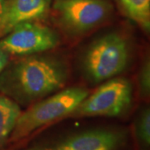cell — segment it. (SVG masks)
<instances>
[{
    "label": "cell",
    "instance_id": "cell-2",
    "mask_svg": "<svg viewBox=\"0 0 150 150\" xmlns=\"http://www.w3.org/2000/svg\"><path fill=\"white\" fill-rule=\"evenodd\" d=\"M88 95V91L85 88L74 86L33 103L25 112H21L9 141L23 139L43 126L69 116Z\"/></svg>",
    "mask_w": 150,
    "mask_h": 150
},
{
    "label": "cell",
    "instance_id": "cell-6",
    "mask_svg": "<svg viewBox=\"0 0 150 150\" xmlns=\"http://www.w3.org/2000/svg\"><path fill=\"white\" fill-rule=\"evenodd\" d=\"M59 37L54 29L37 21L23 23L0 39V49L8 54L28 56L56 48Z\"/></svg>",
    "mask_w": 150,
    "mask_h": 150
},
{
    "label": "cell",
    "instance_id": "cell-3",
    "mask_svg": "<svg viewBox=\"0 0 150 150\" xmlns=\"http://www.w3.org/2000/svg\"><path fill=\"white\" fill-rule=\"evenodd\" d=\"M130 51L129 40L122 33H108L98 38L83 55L82 68L87 79L99 83L120 74L129 65Z\"/></svg>",
    "mask_w": 150,
    "mask_h": 150
},
{
    "label": "cell",
    "instance_id": "cell-14",
    "mask_svg": "<svg viewBox=\"0 0 150 150\" xmlns=\"http://www.w3.org/2000/svg\"><path fill=\"white\" fill-rule=\"evenodd\" d=\"M50 150H68V149H63V148H60V147H56V148H54L53 149H50Z\"/></svg>",
    "mask_w": 150,
    "mask_h": 150
},
{
    "label": "cell",
    "instance_id": "cell-16",
    "mask_svg": "<svg viewBox=\"0 0 150 150\" xmlns=\"http://www.w3.org/2000/svg\"><path fill=\"white\" fill-rule=\"evenodd\" d=\"M118 1H119V4H121L123 3V1H124V0H118Z\"/></svg>",
    "mask_w": 150,
    "mask_h": 150
},
{
    "label": "cell",
    "instance_id": "cell-1",
    "mask_svg": "<svg viewBox=\"0 0 150 150\" xmlns=\"http://www.w3.org/2000/svg\"><path fill=\"white\" fill-rule=\"evenodd\" d=\"M37 54L6 65L0 73V92L28 106L63 89L69 70L58 57Z\"/></svg>",
    "mask_w": 150,
    "mask_h": 150
},
{
    "label": "cell",
    "instance_id": "cell-13",
    "mask_svg": "<svg viewBox=\"0 0 150 150\" xmlns=\"http://www.w3.org/2000/svg\"><path fill=\"white\" fill-rule=\"evenodd\" d=\"M8 64V54L0 49V73Z\"/></svg>",
    "mask_w": 150,
    "mask_h": 150
},
{
    "label": "cell",
    "instance_id": "cell-7",
    "mask_svg": "<svg viewBox=\"0 0 150 150\" xmlns=\"http://www.w3.org/2000/svg\"><path fill=\"white\" fill-rule=\"evenodd\" d=\"M51 0H8L0 11V37L27 22L38 21L48 13Z\"/></svg>",
    "mask_w": 150,
    "mask_h": 150
},
{
    "label": "cell",
    "instance_id": "cell-15",
    "mask_svg": "<svg viewBox=\"0 0 150 150\" xmlns=\"http://www.w3.org/2000/svg\"><path fill=\"white\" fill-rule=\"evenodd\" d=\"M4 0H0V11H1V8H2V7H3V4H4Z\"/></svg>",
    "mask_w": 150,
    "mask_h": 150
},
{
    "label": "cell",
    "instance_id": "cell-12",
    "mask_svg": "<svg viewBox=\"0 0 150 150\" xmlns=\"http://www.w3.org/2000/svg\"><path fill=\"white\" fill-rule=\"evenodd\" d=\"M139 83L141 94L145 98H150V52L146 56L141 67Z\"/></svg>",
    "mask_w": 150,
    "mask_h": 150
},
{
    "label": "cell",
    "instance_id": "cell-9",
    "mask_svg": "<svg viewBox=\"0 0 150 150\" xmlns=\"http://www.w3.org/2000/svg\"><path fill=\"white\" fill-rule=\"evenodd\" d=\"M21 112L18 103L0 94V149L9 140Z\"/></svg>",
    "mask_w": 150,
    "mask_h": 150
},
{
    "label": "cell",
    "instance_id": "cell-5",
    "mask_svg": "<svg viewBox=\"0 0 150 150\" xmlns=\"http://www.w3.org/2000/svg\"><path fill=\"white\" fill-rule=\"evenodd\" d=\"M56 19L65 32L82 35L107 20L112 5L107 0H55Z\"/></svg>",
    "mask_w": 150,
    "mask_h": 150
},
{
    "label": "cell",
    "instance_id": "cell-4",
    "mask_svg": "<svg viewBox=\"0 0 150 150\" xmlns=\"http://www.w3.org/2000/svg\"><path fill=\"white\" fill-rule=\"evenodd\" d=\"M132 98L131 82L124 78H112L86 97L69 116L118 117L129 109Z\"/></svg>",
    "mask_w": 150,
    "mask_h": 150
},
{
    "label": "cell",
    "instance_id": "cell-10",
    "mask_svg": "<svg viewBox=\"0 0 150 150\" xmlns=\"http://www.w3.org/2000/svg\"><path fill=\"white\" fill-rule=\"evenodd\" d=\"M121 7L131 20L150 34V0H124Z\"/></svg>",
    "mask_w": 150,
    "mask_h": 150
},
{
    "label": "cell",
    "instance_id": "cell-11",
    "mask_svg": "<svg viewBox=\"0 0 150 150\" xmlns=\"http://www.w3.org/2000/svg\"><path fill=\"white\" fill-rule=\"evenodd\" d=\"M137 132L141 142L150 147V106L146 108L141 113L138 122Z\"/></svg>",
    "mask_w": 150,
    "mask_h": 150
},
{
    "label": "cell",
    "instance_id": "cell-8",
    "mask_svg": "<svg viewBox=\"0 0 150 150\" xmlns=\"http://www.w3.org/2000/svg\"><path fill=\"white\" fill-rule=\"evenodd\" d=\"M126 136L117 129H94L67 138L58 147L68 150H119Z\"/></svg>",
    "mask_w": 150,
    "mask_h": 150
}]
</instances>
